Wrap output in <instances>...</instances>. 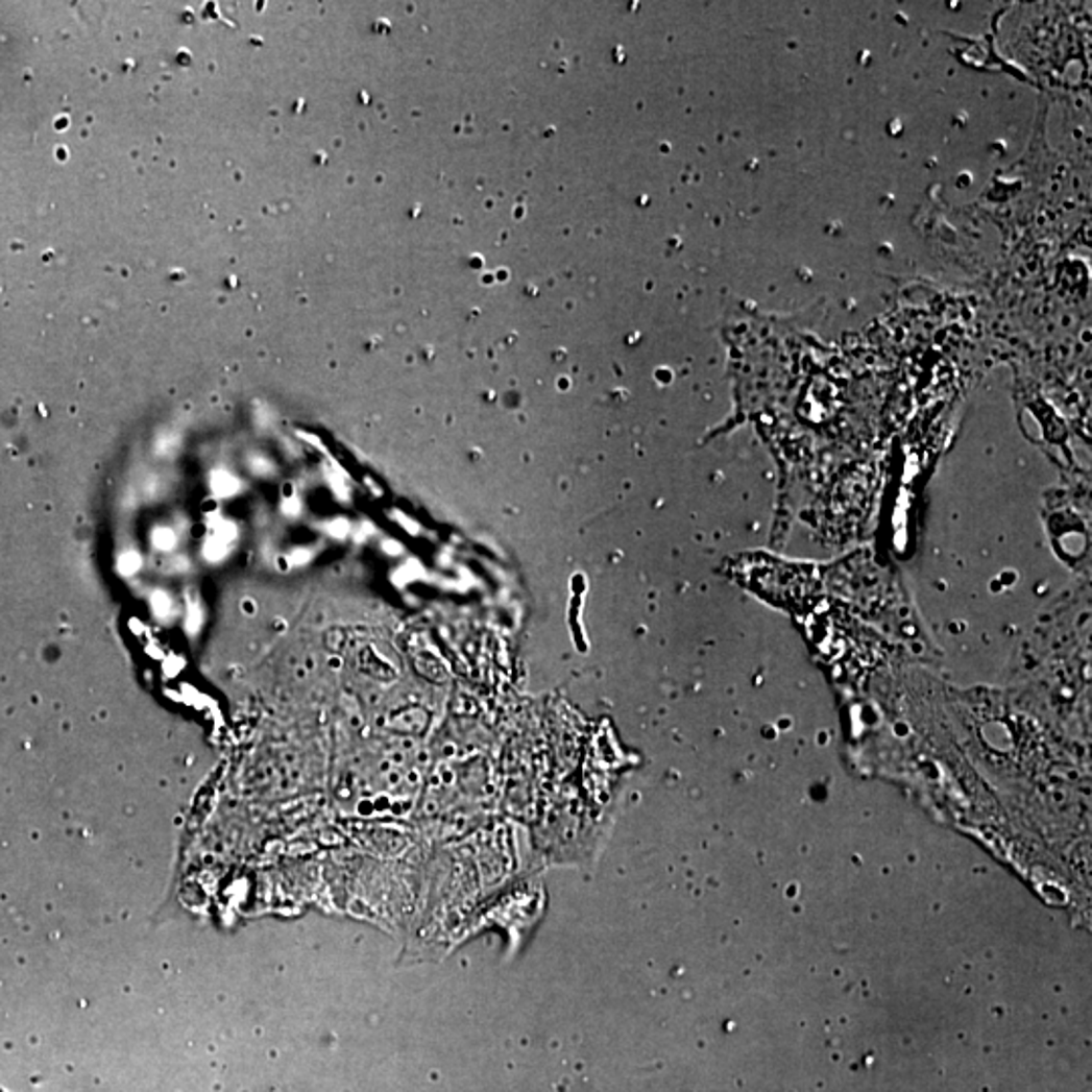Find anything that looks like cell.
<instances>
[{
    "instance_id": "1",
    "label": "cell",
    "mask_w": 1092,
    "mask_h": 1092,
    "mask_svg": "<svg viewBox=\"0 0 1092 1092\" xmlns=\"http://www.w3.org/2000/svg\"><path fill=\"white\" fill-rule=\"evenodd\" d=\"M0 1092H6V1091H2V1089H0Z\"/></svg>"
}]
</instances>
